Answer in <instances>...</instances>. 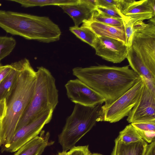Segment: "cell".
Returning a JSON list of instances; mask_svg holds the SVG:
<instances>
[{"mask_svg":"<svg viewBox=\"0 0 155 155\" xmlns=\"http://www.w3.org/2000/svg\"><path fill=\"white\" fill-rule=\"evenodd\" d=\"M72 73L81 81L110 104L124 94L140 78L129 66L105 65L76 67Z\"/></svg>","mask_w":155,"mask_h":155,"instance_id":"1","label":"cell"},{"mask_svg":"<svg viewBox=\"0 0 155 155\" xmlns=\"http://www.w3.org/2000/svg\"><path fill=\"white\" fill-rule=\"evenodd\" d=\"M17 81L6 99V112L0 120V147L8 143L15 134L18 124L29 106L35 87L37 75L29 61H18Z\"/></svg>","mask_w":155,"mask_h":155,"instance_id":"2","label":"cell"},{"mask_svg":"<svg viewBox=\"0 0 155 155\" xmlns=\"http://www.w3.org/2000/svg\"><path fill=\"white\" fill-rule=\"evenodd\" d=\"M127 58L129 65L140 76L155 82V17L146 23H135Z\"/></svg>","mask_w":155,"mask_h":155,"instance_id":"3","label":"cell"},{"mask_svg":"<svg viewBox=\"0 0 155 155\" xmlns=\"http://www.w3.org/2000/svg\"><path fill=\"white\" fill-rule=\"evenodd\" d=\"M0 27L6 32L26 39L48 43L54 34L55 25L48 17L0 10Z\"/></svg>","mask_w":155,"mask_h":155,"instance_id":"4","label":"cell"},{"mask_svg":"<svg viewBox=\"0 0 155 155\" xmlns=\"http://www.w3.org/2000/svg\"><path fill=\"white\" fill-rule=\"evenodd\" d=\"M36 75L33 97L18 124L16 132L23 126L51 110H54L58 103V90L55 79L51 72L41 66L38 68Z\"/></svg>","mask_w":155,"mask_h":155,"instance_id":"5","label":"cell"},{"mask_svg":"<svg viewBox=\"0 0 155 155\" xmlns=\"http://www.w3.org/2000/svg\"><path fill=\"white\" fill-rule=\"evenodd\" d=\"M103 104L89 107L75 104L71 114L67 118L58 141L63 150L67 151L89 132L98 122Z\"/></svg>","mask_w":155,"mask_h":155,"instance_id":"6","label":"cell"},{"mask_svg":"<svg viewBox=\"0 0 155 155\" xmlns=\"http://www.w3.org/2000/svg\"><path fill=\"white\" fill-rule=\"evenodd\" d=\"M140 78L133 87L114 102L102 105L98 122L115 123L128 116L139 100L142 93L143 82Z\"/></svg>","mask_w":155,"mask_h":155,"instance_id":"7","label":"cell"},{"mask_svg":"<svg viewBox=\"0 0 155 155\" xmlns=\"http://www.w3.org/2000/svg\"><path fill=\"white\" fill-rule=\"evenodd\" d=\"M140 77L143 82L142 93L127 119L131 124L155 121V82Z\"/></svg>","mask_w":155,"mask_h":155,"instance_id":"8","label":"cell"},{"mask_svg":"<svg viewBox=\"0 0 155 155\" xmlns=\"http://www.w3.org/2000/svg\"><path fill=\"white\" fill-rule=\"evenodd\" d=\"M54 110H51L23 126L15 133L11 141L2 146L1 151L13 153L40 133L44 126L52 118Z\"/></svg>","mask_w":155,"mask_h":155,"instance_id":"9","label":"cell"},{"mask_svg":"<svg viewBox=\"0 0 155 155\" xmlns=\"http://www.w3.org/2000/svg\"><path fill=\"white\" fill-rule=\"evenodd\" d=\"M65 87L68 97L75 104L91 107L105 102L103 98L78 78L69 80Z\"/></svg>","mask_w":155,"mask_h":155,"instance_id":"10","label":"cell"},{"mask_svg":"<svg viewBox=\"0 0 155 155\" xmlns=\"http://www.w3.org/2000/svg\"><path fill=\"white\" fill-rule=\"evenodd\" d=\"M94 48L97 55L114 63H120L124 61L128 52L126 43L105 37H97Z\"/></svg>","mask_w":155,"mask_h":155,"instance_id":"11","label":"cell"},{"mask_svg":"<svg viewBox=\"0 0 155 155\" xmlns=\"http://www.w3.org/2000/svg\"><path fill=\"white\" fill-rule=\"evenodd\" d=\"M152 0H124L120 12L126 19L134 23L150 20L154 17L155 15V12L152 8Z\"/></svg>","mask_w":155,"mask_h":155,"instance_id":"12","label":"cell"},{"mask_svg":"<svg viewBox=\"0 0 155 155\" xmlns=\"http://www.w3.org/2000/svg\"><path fill=\"white\" fill-rule=\"evenodd\" d=\"M72 19L74 26L78 27L84 21L88 20L95 8L84 0H78L77 3L59 6Z\"/></svg>","mask_w":155,"mask_h":155,"instance_id":"13","label":"cell"},{"mask_svg":"<svg viewBox=\"0 0 155 155\" xmlns=\"http://www.w3.org/2000/svg\"><path fill=\"white\" fill-rule=\"evenodd\" d=\"M82 26L90 28L97 37L112 38L122 41L126 43L124 25L121 27H115L87 20L84 21Z\"/></svg>","mask_w":155,"mask_h":155,"instance_id":"14","label":"cell"},{"mask_svg":"<svg viewBox=\"0 0 155 155\" xmlns=\"http://www.w3.org/2000/svg\"><path fill=\"white\" fill-rule=\"evenodd\" d=\"M41 131L37 136L20 147L13 155H41L45 148L53 143L49 141L50 134Z\"/></svg>","mask_w":155,"mask_h":155,"instance_id":"15","label":"cell"},{"mask_svg":"<svg viewBox=\"0 0 155 155\" xmlns=\"http://www.w3.org/2000/svg\"><path fill=\"white\" fill-rule=\"evenodd\" d=\"M114 142L111 155H144L147 145L145 141L125 143L118 137Z\"/></svg>","mask_w":155,"mask_h":155,"instance_id":"16","label":"cell"},{"mask_svg":"<svg viewBox=\"0 0 155 155\" xmlns=\"http://www.w3.org/2000/svg\"><path fill=\"white\" fill-rule=\"evenodd\" d=\"M12 68L0 83V100L6 99L10 94L16 84L18 68V61L11 64Z\"/></svg>","mask_w":155,"mask_h":155,"instance_id":"17","label":"cell"},{"mask_svg":"<svg viewBox=\"0 0 155 155\" xmlns=\"http://www.w3.org/2000/svg\"><path fill=\"white\" fill-rule=\"evenodd\" d=\"M21 5L25 8L47 5H58L74 4L78 2V0H10Z\"/></svg>","mask_w":155,"mask_h":155,"instance_id":"18","label":"cell"},{"mask_svg":"<svg viewBox=\"0 0 155 155\" xmlns=\"http://www.w3.org/2000/svg\"><path fill=\"white\" fill-rule=\"evenodd\" d=\"M69 30L78 38L94 48L97 36L90 28L81 26L70 27Z\"/></svg>","mask_w":155,"mask_h":155,"instance_id":"19","label":"cell"},{"mask_svg":"<svg viewBox=\"0 0 155 155\" xmlns=\"http://www.w3.org/2000/svg\"><path fill=\"white\" fill-rule=\"evenodd\" d=\"M118 137L122 142L125 143L145 141L141 138L136 128L131 124L127 125L121 131Z\"/></svg>","mask_w":155,"mask_h":155,"instance_id":"20","label":"cell"},{"mask_svg":"<svg viewBox=\"0 0 155 155\" xmlns=\"http://www.w3.org/2000/svg\"><path fill=\"white\" fill-rule=\"evenodd\" d=\"M88 20L115 27H121L124 25V20L105 16L95 10L93 11L90 18Z\"/></svg>","mask_w":155,"mask_h":155,"instance_id":"21","label":"cell"},{"mask_svg":"<svg viewBox=\"0 0 155 155\" xmlns=\"http://www.w3.org/2000/svg\"><path fill=\"white\" fill-rule=\"evenodd\" d=\"M16 45V41L12 37L0 36V61L10 54Z\"/></svg>","mask_w":155,"mask_h":155,"instance_id":"22","label":"cell"},{"mask_svg":"<svg viewBox=\"0 0 155 155\" xmlns=\"http://www.w3.org/2000/svg\"><path fill=\"white\" fill-rule=\"evenodd\" d=\"M105 16L124 20L126 18L117 8L105 7L97 6L95 9Z\"/></svg>","mask_w":155,"mask_h":155,"instance_id":"23","label":"cell"},{"mask_svg":"<svg viewBox=\"0 0 155 155\" xmlns=\"http://www.w3.org/2000/svg\"><path fill=\"white\" fill-rule=\"evenodd\" d=\"M124 21L126 38V44L128 49L132 40L134 32V26L135 23L127 19H125Z\"/></svg>","mask_w":155,"mask_h":155,"instance_id":"24","label":"cell"},{"mask_svg":"<svg viewBox=\"0 0 155 155\" xmlns=\"http://www.w3.org/2000/svg\"><path fill=\"white\" fill-rule=\"evenodd\" d=\"M137 129L142 131H155V121L132 123Z\"/></svg>","mask_w":155,"mask_h":155,"instance_id":"25","label":"cell"},{"mask_svg":"<svg viewBox=\"0 0 155 155\" xmlns=\"http://www.w3.org/2000/svg\"><path fill=\"white\" fill-rule=\"evenodd\" d=\"M89 150L88 145L74 146L68 152L69 155H87Z\"/></svg>","mask_w":155,"mask_h":155,"instance_id":"26","label":"cell"},{"mask_svg":"<svg viewBox=\"0 0 155 155\" xmlns=\"http://www.w3.org/2000/svg\"><path fill=\"white\" fill-rule=\"evenodd\" d=\"M97 4L103 7L117 8L119 10L120 0H97Z\"/></svg>","mask_w":155,"mask_h":155,"instance_id":"27","label":"cell"},{"mask_svg":"<svg viewBox=\"0 0 155 155\" xmlns=\"http://www.w3.org/2000/svg\"><path fill=\"white\" fill-rule=\"evenodd\" d=\"M136 129L141 138L146 142L151 143L155 139V131H142Z\"/></svg>","mask_w":155,"mask_h":155,"instance_id":"28","label":"cell"},{"mask_svg":"<svg viewBox=\"0 0 155 155\" xmlns=\"http://www.w3.org/2000/svg\"><path fill=\"white\" fill-rule=\"evenodd\" d=\"M12 68L11 64L2 66L0 64V83L8 74Z\"/></svg>","mask_w":155,"mask_h":155,"instance_id":"29","label":"cell"},{"mask_svg":"<svg viewBox=\"0 0 155 155\" xmlns=\"http://www.w3.org/2000/svg\"><path fill=\"white\" fill-rule=\"evenodd\" d=\"M144 155H155V140L146 146Z\"/></svg>","mask_w":155,"mask_h":155,"instance_id":"30","label":"cell"},{"mask_svg":"<svg viewBox=\"0 0 155 155\" xmlns=\"http://www.w3.org/2000/svg\"><path fill=\"white\" fill-rule=\"evenodd\" d=\"M7 110L6 99L0 100V120L5 116Z\"/></svg>","mask_w":155,"mask_h":155,"instance_id":"31","label":"cell"},{"mask_svg":"<svg viewBox=\"0 0 155 155\" xmlns=\"http://www.w3.org/2000/svg\"><path fill=\"white\" fill-rule=\"evenodd\" d=\"M56 155H69L68 152L66 151H63L58 153Z\"/></svg>","mask_w":155,"mask_h":155,"instance_id":"32","label":"cell"},{"mask_svg":"<svg viewBox=\"0 0 155 155\" xmlns=\"http://www.w3.org/2000/svg\"><path fill=\"white\" fill-rule=\"evenodd\" d=\"M87 155H103L100 153H91L90 151H89Z\"/></svg>","mask_w":155,"mask_h":155,"instance_id":"33","label":"cell"}]
</instances>
